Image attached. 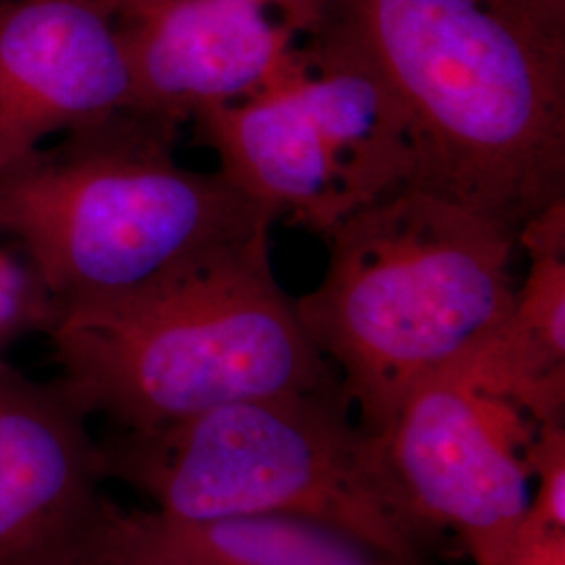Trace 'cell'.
I'll return each mask as SVG.
<instances>
[{
    "label": "cell",
    "mask_w": 565,
    "mask_h": 565,
    "mask_svg": "<svg viewBox=\"0 0 565 565\" xmlns=\"http://www.w3.org/2000/svg\"><path fill=\"white\" fill-rule=\"evenodd\" d=\"M300 32L398 99L413 186L515 235L565 200V0H303Z\"/></svg>",
    "instance_id": "obj_1"
},
{
    "label": "cell",
    "mask_w": 565,
    "mask_h": 565,
    "mask_svg": "<svg viewBox=\"0 0 565 565\" xmlns=\"http://www.w3.org/2000/svg\"><path fill=\"white\" fill-rule=\"evenodd\" d=\"M270 231L114 296L55 303L60 382L88 415L156 429L226 404L338 387L270 263Z\"/></svg>",
    "instance_id": "obj_2"
},
{
    "label": "cell",
    "mask_w": 565,
    "mask_h": 565,
    "mask_svg": "<svg viewBox=\"0 0 565 565\" xmlns=\"http://www.w3.org/2000/svg\"><path fill=\"white\" fill-rule=\"evenodd\" d=\"M329 260L294 300L342 373L359 425L382 436L408 394L490 338L515 298L518 235L419 186L361 205L324 237Z\"/></svg>",
    "instance_id": "obj_3"
},
{
    "label": "cell",
    "mask_w": 565,
    "mask_h": 565,
    "mask_svg": "<svg viewBox=\"0 0 565 565\" xmlns=\"http://www.w3.org/2000/svg\"><path fill=\"white\" fill-rule=\"evenodd\" d=\"M172 132L121 111L0 174V235L49 308L132 289L279 221L221 172L174 162Z\"/></svg>",
    "instance_id": "obj_4"
},
{
    "label": "cell",
    "mask_w": 565,
    "mask_h": 565,
    "mask_svg": "<svg viewBox=\"0 0 565 565\" xmlns=\"http://www.w3.org/2000/svg\"><path fill=\"white\" fill-rule=\"evenodd\" d=\"M342 387L233 403L99 446L103 478L177 520L298 515L335 525L406 565L425 527L377 436L348 417Z\"/></svg>",
    "instance_id": "obj_5"
},
{
    "label": "cell",
    "mask_w": 565,
    "mask_h": 565,
    "mask_svg": "<svg viewBox=\"0 0 565 565\" xmlns=\"http://www.w3.org/2000/svg\"><path fill=\"white\" fill-rule=\"evenodd\" d=\"M539 429L463 356L417 385L377 438L417 522L459 534L476 565H499L530 503Z\"/></svg>",
    "instance_id": "obj_6"
},
{
    "label": "cell",
    "mask_w": 565,
    "mask_h": 565,
    "mask_svg": "<svg viewBox=\"0 0 565 565\" xmlns=\"http://www.w3.org/2000/svg\"><path fill=\"white\" fill-rule=\"evenodd\" d=\"M302 0H163L121 23L128 111L174 130L258 97L296 72Z\"/></svg>",
    "instance_id": "obj_7"
},
{
    "label": "cell",
    "mask_w": 565,
    "mask_h": 565,
    "mask_svg": "<svg viewBox=\"0 0 565 565\" xmlns=\"http://www.w3.org/2000/svg\"><path fill=\"white\" fill-rule=\"evenodd\" d=\"M130 95L120 25L97 0H0V174Z\"/></svg>",
    "instance_id": "obj_8"
},
{
    "label": "cell",
    "mask_w": 565,
    "mask_h": 565,
    "mask_svg": "<svg viewBox=\"0 0 565 565\" xmlns=\"http://www.w3.org/2000/svg\"><path fill=\"white\" fill-rule=\"evenodd\" d=\"M76 396L0 359V565H60L102 505L99 446Z\"/></svg>",
    "instance_id": "obj_9"
},
{
    "label": "cell",
    "mask_w": 565,
    "mask_h": 565,
    "mask_svg": "<svg viewBox=\"0 0 565 565\" xmlns=\"http://www.w3.org/2000/svg\"><path fill=\"white\" fill-rule=\"evenodd\" d=\"M65 564L406 565L345 530L298 515L177 520L105 499Z\"/></svg>",
    "instance_id": "obj_10"
},
{
    "label": "cell",
    "mask_w": 565,
    "mask_h": 565,
    "mask_svg": "<svg viewBox=\"0 0 565 565\" xmlns=\"http://www.w3.org/2000/svg\"><path fill=\"white\" fill-rule=\"evenodd\" d=\"M289 78L258 97L205 109L193 120L218 156L226 181L279 218L327 237L350 205L323 137Z\"/></svg>",
    "instance_id": "obj_11"
},
{
    "label": "cell",
    "mask_w": 565,
    "mask_h": 565,
    "mask_svg": "<svg viewBox=\"0 0 565 565\" xmlns=\"http://www.w3.org/2000/svg\"><path fill=\"white\" fill-rule=\"evenodd\" d=\"M291 88L319 128L350 214L417 179V142L398 99L350 61L298 49Z\"/></svg>",
    "instance_id": "obj_12"
},
{
    "label": "cell",
    "mask_w": 565,
    "mask_h": 565,
    "mask_svg": "<svg viewBox=\"0 0 565 565\" xmlns=\"http://www.w3.org/2000/svg\"><path fill=\"white\" fill-rule=\"evenodd\" d=\"M518 243L530 258L527 277L484 356L539 424H555L565 403V200L527 221Z\"/></svg>",
    "instance_id": "obj_13"
},
{
    "label": "cell",
    "mask_w": 565,
    "mask_h": 565,
    "mask_svg": "<svg viewBox=\"0 0 565 565\" xmlns=\"http://www.w3.org/2000/svg\"><path fill=\"white\" fill-rule=\"evenodd\" d=\"M530 476L539 488L515 534L565 532V431L559 424L541 425L530 448Z\"/></svg>",
    "instance_id": "obj_14"
},
{
    "label": "cell",
    "mask_w": 565,
    "mask_h": 565,
    "mask_svg": "<svg viewBox=\"0 0 565 565\" xmlns=\"http://www.w3.org/2000/svg\"><path fill=\"white\" fill-rule=\"evenodd\" d=\"M46 317L49 300L28 266L0 254V342L23 324L32 321L44 324Z\"/></svg>",
    "instance_id": "obj_15"
},
{
    "label": "cell",
    "mask_w": 565,
    "mask_h": 565,
    "mask_svg": "<svg viewBox=\"0 0 565 565\" xmlns=\"http://www.w3.org/2000/svg\"><path fill=\"white\" fill-rule=\"evenodd\" d=\"M499 565H565V532L515 534Z\"/></svg>",
    "instance_id": "obj_16"
},
{
    "label": "cell",
    "mask_w": 565,
    "mask_h": 565,
    "mask_svg": "<svg viewBox=\"0 0 565 565\" xmlns=\"http://www.w3.org/2000/svg\"><path fill=\"white\" fill-rule=\"evenodd\" d=\"M160 2H163V0H97V4L118 25L137 20L145 11L153 9Z\"/></svg>",
    "instance_id": "obj_17"
},
{
    "label": "cell",
    "mask_w": 565,
    "mask_h": 565,
    "mask_svg": "<svg viewBox=\"0 0 565 565\" xmlns=\"http://www.w3.org/2000/svg\"><path fill=\"white\" fill-rule=\"evenodd\" d=\"M65 565H78V564H65Z\"/></svg>",
    "instance_id": "obj_18"
}]
</instances>
